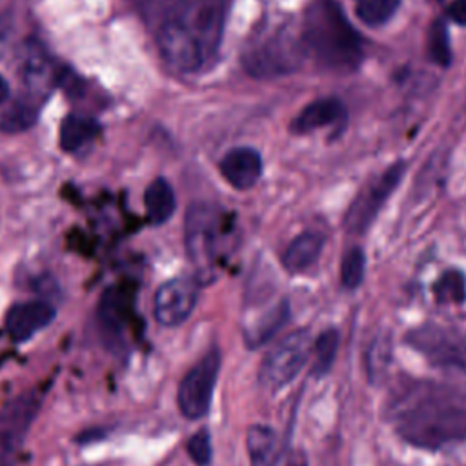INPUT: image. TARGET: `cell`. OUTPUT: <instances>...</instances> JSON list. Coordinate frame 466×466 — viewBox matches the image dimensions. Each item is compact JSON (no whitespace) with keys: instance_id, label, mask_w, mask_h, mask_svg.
<instances>
[{"instance_id":"cell-1","label":"cell","mask_w":466,"mask_h":466,"mask_svg":"<svg viewBox=\"0 0 466 466\" xmlns=\"http://www.w3.org/2000/svg\"><path fill=\"white\" fill-rule=\"evenodd\" d=\"M233 0H177L158 29L164 60L180 73L213 64Z\"/></svg>"},{"instance_id":"cell-2","label":"cell","mask_w":466,"mask_h":466,"mask_svg":"<svg viewBox=\"0 0 466 466\" xmlns=\"http://www.w3.org/2000/svg\"><path fill=\"white\" fill-rule=\"evenodd\" d=\"M300 40L306 55L333 73H353L364 58L362 38L335 0L309 2L302 18Z\"/></svg>"},{"instance_id":"cell-3","label":"cell","mask_w":466,"mask_h":466,"mask_svg":"<svg viewBox=\"0 0 466 466\" xmlns=\"http://www.w3.org/2000/svg\"><path fill=\"white\" fill-rule=\"evenodd\" d=\"M399 435L422 450H439L466 441V406L420 402L406 410L397 422Z\"/></svg>"},{"instance_id":"cell-4","label":"cell","mask_w":466,"mask_h":466,"mask_svg":"<svg viewBox=\"0 0 466 466\" xmlns=\"http://www.w3.org/2000/svg\"><path fill=\"white\" fill-rule=\"evenodd\" d=\"M235 215L211 204H195L186 217V248L200 271H211L235 244Z\"/></svg>"},{"instance_id":"cell-5","label":"cell","mask_w":466,"mask_h":466,"mask_svg":"<svg viewBox=\"0 0 466 466\" xmlns=\"http://www.w3.org/2000/svg\"><path fill=\"white\" fill-rule=\"evenodd\" d=\"M306 56L300 35L289 31H275L264 40L253 44L242 55V66L255 78H275L293 73Z\"/></svg>"},{"instance_id":"cell-6","label":"cell","mask_w":466,"mask_h":466,"mask_svg":"<svg viewBox=\"0 0 466 466\" xmlns=\"http://www.w3.org/2000/svg\"><path fill=\"white\" fill-rule=\"evenodd\" d=\"M313 339L306 329H297L277 342L262 359L258 380L266 390H280L289 384L311 357Z\"/></svg>"},{"instance_id":"cell-7","label":"cell","mask_w":466,"mask_h":466,"mask_svg":"<svg viewBox=\"0 0 466 466\" xmlns=\"http://www.w3.org/2000/svg\"><path fill=\"white\" fill-rule=\"evenodd\" d=\"M40 406L36 391H24L0 410V466H15Z\"/></svg>"},{"instance_id":"cell-8","label":"cell","mask_w":466,"mask_h":466,"mask_svg":"<svg viewBox=\"0 0 466 466\" xmlns=\"http://www.w3.org/2000/svg\"><path fill=\"white\" fill-rule=\"evenodd\" d=\"M218 370L220 351L217 348H211L182 377L177 391V404L186 419H202L209 411Z\"/></svg>"},{"instance_id":"cell-9","label":"cell","mask_w":466,"mask_h":466,"mask_svg":"<svg viewBox=\"0 0 466 466\" xmlns=\"http://www.w3.org/2000/svg\"><path fill=\"white\" fill-rule=\"evenodd\" d=\"M406 171V164L395 162L391 164L380 177H377L373 182H370L351 202L346 217L344 226L350 233H364L375 217L379 215L384 202L390 198V195L395 191V187L400 184Z\"/></svg>"},{"instance_id":"cell-10","label":"cell","mask_w":466,"mask_h":466,"mask_svg":"<svg viewBox=\"0 0 466 466\" xmlns=\"http://www.w3.org/2000/svg\"><path fill=\"white\" fill-rule=\"evenodd\" d=\"M408 342L431 364L466 375V335L430 324L413 329Z\"/></svg>"},{"instance_id":"cell-11","label":"cell","mask_w":466,"mask_h":466,"mask_svg":"<svg viewBox=\"0 0 466 466\" xmlns=\"http://www.w3.org/2000/svg\"><path fill=\"white\" fill-rule=\"evenodd\" d=\"M198 299V282L191 277H177L164 282L153 300V313L162 326L182 324L195 309Z\"/></svg>"},{"instance_id":"cell-12","label":"cell","mask_w":466,"mask_h":466,"mask_svg":"<svg viewBox=\"0 0 466 466\" xmlns=\"http://www.w3.org/2000/svg\"><path fill=\"white\" fill-rule=\"evenodd\" d=\"M55 308L46 300L18 302L5 315V329L16 342L31 339L35 333L49 326L55 319Z\"/></svg>"},{"instance_id":"cell-13","label":"cell","mask_w":466,"mask_h":466,"mask_svg":"<svg viewBox=\"0 0 466 466\" xmlns=\"http://www.w3.org/2000/svg\"><path fill=\"white\" fill-rule=\"evenodd\" d=\"M222 177L237 189L253 187L262 173V158L253 147H233L220 160Z\"/></svg>"},{"instance_id":"cell-14","label":"cell","mask_w":466,"mask_h":466,"mask_svg":"<svg viewBox=\"0 0 466 466\" xmlns=\"http://www.w3.org/2000/svg\"><path fill=\"white\" fill-rule=\"evenodd\" d=\"M346 122V107L339 98H319L308 104L291 122V131L306 135L322 127L342 126Z\"/></svg>"},{"instance_id":"cell-15","label":"cell","mask_w":466,"mask_h":466,"mask_svg":"<svg viewBox=\"0 0 466 466\" xmlns=\"http://www.w3.org/2000/svg\"><path fill=\"white\" fill-rule=\"evenodd\" d=\"M324 246V235L317 231H304L295 237L282 253V266L289 273L308 269L320 255Z\"/></svg>"},{"instance_id":"cell-16","label":"cell","mask_w":466,"mask_h":466,"mask_svg":"<svg viewBox=\"0 0 466 466\" xmlns=\"http://www.w3.org/2000/svg\"><path fill=\"white\" fill-rule=\"evenodd\" d=\"M126 308H127V297L122 289L111 288L104 293L98 306V320L100 328L104 329L106 337L111 339L113 346H120V337L124 329V319H126Z\"/></svg>"},{"instance_id":"cell-17","label":"cell","mask_w":466,"mask_h":466,"mask_svg":"<svg viewBox=\"0 0 466 466\" xmlns=\"http://www.w3.org/2000/svg\"><path fill=\"white\" fill-rule=\"evenodd\" d=\"M246 448L251 466H273L277 457V435L269 426L253 424L246 433Z\"/></svg>"},{"instance_id":"cell-18","label":"cell","mask_w":466,"mask_h":466,"mask_svg":"<svg viewBox=\"0 0 466 466\" xmlns=\"http://www.w3.org/2000/svg\"><path fill=\"white\" fill-rule=\"evenodd\" d=\"M144 204L147 218L153 224L166 222L175 211V193L169 182H166L164 178L153 180L144 193Z\"/></svg>"},{"instance_id":"cell-19","label":"cell","mask_w":466,"mask_h":466,"mask_svg":"<svg viewBox=\"0 0 466 466\" xmlns=\"http://www.w3.org/2000/svg\"><path fill=\"white\" fill-rule=\"evenodd\" d=\"M286 319H288V304L280 302L275 308H271L268 313L260 315L257 320L251 322V326L244 329L246 344L251 348L264 344L275 331L280 329Z\"/></svg>"},{"instance_id":"cell-20","label":"cell","mask_w":466,"mask_h":466,"mask_svg":"<svg viewBox=\"0 0 466 466\" xmlns=\"http://www.w3.org/2000/svg\"><path fill=\"white\" fill-rule=\"evenodd\" d=\"M98 133V124L93 118L69 115L60 126V146L66 151H75L87 144Z\"/></svg>"},{"instance_id":"cell-21","label":"cell","mask_w":466,"mask_h":466,"mask_svg":"<svg viewBox=\"0 0 466 466\" xmlns=\"http://www.w3.org/2000/svg\"><path fill=\"white\" fill-rule=\"evenodd\" d=\"M339 344H340V335L335 328L324 329L311 346V357H313V364H311V375L315 377H322L329 371L337 351H339Z\"/></svg>"},{"instance_id":"cell-22","label":"cell","mask_w":466,"mask_h":466,"mask_svg":"<svg viewBox=\"0 0 466 466\" xmlns=\"http://www.w3.org/2000/svg\"><path fill=\"white\" fill-rule=\"evenodd\" d=\"M433 295L441 304H462L466 300V277L461 269L444 271L433 284Z\"/></svg>"},{"instance_id":"cell-23","label":"cell","mask_w":466,"mask_h":466,"mask_svg":"<svg viewBox=\"0 0 466 466\" xmlns=\"http://www.w3.org/2000/svg\"><path fill=\"white\" fill-rule=\"evenodd\" d=\"M355 13L366 25H382L399 9L400 0H353Z\"/></svg>"},{"instance_id":"cell-24","label":"cell","mask_w":466,"mask_h":466,"mask_svg":"<svg viewBox=\"0 0 466 466\" xmlns=\"http://www.w3.org/2000/svg\"><path fill=\"white\" fill-rule=\"evenodd\" d=\"M36 107L25 100L13 102L0 118V129L4 133H20L29 129L36 122Z\"/></svg>"},{"instance_id":"cell-25","label":"cell","mask_w":466,"mask_h":466,"mask_svg":"<svg viewBox=\"0 0 466 466\" xmlns=\"http://www.w3.org/2000/svg\"><path fill=\"white\" fill-rule=\"evenodd\" d=\"M428 53L430 58L439 66H448L451 62V47H450V36L448 27L442 18H437L428 35Z\"/></svg>"},{"instance_id":"cell-26","label":"cell","mask_w":466,"mask_h":466,"mask_svg":"<svg viewBox=\"0 0 466 466\" xmlns=\"http://www.w3.org/2000/svg\"><path fill=\"white\" fill-rule=\"evenodd\" d=\"M366 268V257L360 248H351L344 253L340 260V282L348 289H355L360 286Z\"/></svg>"},{"instance_id":"cell-27","label":"cell","mask_w":466,"mask_h":466,"mask_svg":"<svg viewBox=\"0 0 466 466\" xmlns=\"http://www.w3.org/2000/svg\"><path fill=\"white\" fill-rule=\"evenodd\" d=\"M187 455L191 457V461L198 466H208L211 462L213 457V448H211V437L209 431L206 428L198 430L197 433H193L187 441Z\"/></svg>"},{"instance_id":"cell-28","label":"cell","mask_w":466,"mask_h":466,"mask_svg":"<svg viewBox=\"0 0 466 466\" xmlns=\"http://www.w3.org/2000/svg\"><path fill=\"white\" fill-rule=\"evenodd\" d=\"M391 355V344L390 339H377L371 348H370V359H368V370H370V379L377 380L382 371L386 370Z\"/></svg>"},{"instance_id":"cell-29","label":"cell","mask_w":466,"mask_h":466,"mask_svg":"<svg viewBox=\"0 0 466 466\" xmlns=\"http://www.w3.org/2000/svg\"><path fill=\"white\" fill-rule=\"evenodd\" d=\"M448 18L459 25H466V0H453L448 7Z\"/></svg>"},{"instance_id":"cell-30","label":"cell","mask_w":466,"mask_h":466,"mask_svg":"<svg viewBox=\"0 0 466 466\" xmlns=\"http://www.w3.org/2000/svg\"><path fill=\"white\" fill-rule=\"evenodd\" d=\"M7 96H9V84L5 82L4 76H0V106L7 100Z\"/></svg>"},{"instance_id":"cell-31","label":"cell","mask_w":466,"mask_h":466,"mask_svg":"<svg viewBox=\"0 0 466 466\" xmlns=\"http://www.w3.org/2000/svg\"><path fill=\"white\" fill-rule=\"evenodd\" d=\"M2 24H4V9H2V0H0V29H2Z\"/></svg>"}]
</instances>
